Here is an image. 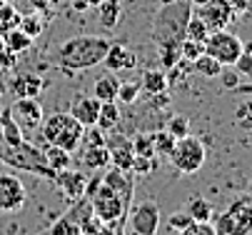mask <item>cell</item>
<instances>
[{"mask_svg": "<svg viewBox=\"0 0 252 235\" xmlns=\"http://www.w3.org/2000/svg\"><path fill=\"white\" fill-rule=\"evenodd\" d=\"M107 38L100 35H75V38H67L58 50H55V65L60 68L63 75L73 78L80 70L95 68L100 65L107 55Z\"/></svg>", "mask_w": 252, "mask_h": 235, "instance_id": "6da1fadb", "label": "cell"}, {"mask_svg": "<svg viewBox=\"0 0 252 235\" xmlns=\"http://www.w3.org/2000/svg\"><path fill=\"white\" fill-rule=\"evenodd\" d=\"M40 135L45 138L48 145H58L67 153H75L83 140V125L70 113H53V115L43 118Z\"/></svg>", "mask_w": 252, "mask_h": 235, "instance_id": "7a4b0ae2", "label": "cell"}, {"mask_svg": "<svg viewBox=\"0 0 252 235\" xmlns=\"http://www.w3.org/2000/svg\"><path fill=\"white\" fill-rule=\"evenodd\" d=\"M0 160L18 168V170H28V173H35L40 178H48V180H55V170L45 163V155L40 148H35L30 143H18V145H5L0 148Z\"/></svg>", "mask_w": 252, "mask_h": 235, "instance_id": "3957f363", "label": "cell"}, {"mask_svg": "<svg viewBox=\"0 0 252 235\" xmlns=\"http://www.w3.org/2000/svg\"><path fill=\"white\" fill-rule=\"evenodd\" d=\"M170 163L175 165V170H180L183 175H195L200 168L205 165V145L202 140L192 138V135H185V138H177L172 150H170Z\"/></svg>", "mask_w": 252, "mask_h": 235, "instance_id": "277c9868", "label": "cell"}, {"mask_svg": "<svg viewBox=\"0 0 252 235\" xmlns=\"http://www.w3.org/2000/svg\"><path fill=\"white\" fill-rule=\"evenodd\" d=\"M90 205H93V213L102 223H118L130 210V205L120 198V193H115L113 188H107L105 183L90 195Z\"/></svg>", "mask_w": 252, "mask_h": 235, "instance_id": "5b68a950", "label": "cell"}, {"mask_svg": "<svg viewBox=\"0 0 252 235\" xmlns=\"http://www.w3.org/2000/svg\"><path fill=\"white\" fill-rule=\"evenodd\" d=\"M242 45L245 43L235 35V33H230L227 28H222V30H215V33H210V35H207L205 53L212 55L215 60L222 63V65H235V60L242 53Z\"/></svg>", "mask_w": 252, "mask_h": 235, "instance_id": "8992f818", "label": "cell"}, {"mask_svg": "<svg viewBox=\"0 0 252 235\" xmlns=\"http://www.w3.org/2000/svg\"><path fill=\"white\" fill-rule=\"evenodd\" d=\"M93 213V205H90V198H78L73 200V208H70L63 218H58L50 230H45L43 235H80L83 233V220Z\"/></svg>", "mask_w": 252, "mask_h": 235, "instance_id": "52a82bcc", "label": "cell"}, {"mask_svg": "<svg viewBox=\"0 0 252 235\" xmlns=\"http://www.w3.org/2000/svg\"><path fill=\"white\" fill-rule=\"evenodd\" d=\"M130 213V228L135 233L142 235H155L160 228V208L153 200H145V203H137L135 208L127 210Z\"/></svg>", "mask_w": 252, "mask_h": 235, "instance_id": "ba28073f", "label": "cell"}, {"mask_svg": "<svg viewBox=\"0 0 252 235\" xmlns=\"http://www.w3.org/2000/svg\"><path fill=\"white\" fill-rule=\"evenodd\" d=\"M25 205V188L18 175H0V213H18Z\"/></svg>", "mask_w": 252, "mask_h": 235, "instance_id": "9c48e42d", "label": "cell"}, {"mask_svg": "<svg viewBox=\"0 0 252 235\" xmlns=\"http://www.w3.org/2000/svg\"><path fill=\"white\" fill-rule=\"evenodd\" d=\"M197 15L202 18V23L207 25V30L215 33V30H222V28H227L232 23L235 10L230 5V0H210V3H205L200 8Z\"/></svg>", "mask_w": 252, "mask_h": 235, "instance_id": "30bf717a", "label": "cell"}, {"mask_svg": "<svg viewBox=\"0 0 252 235\" xmlns=\"http://www.w3.org/2000/svg\"><path fill=\"white\" fill-rule=\"evenodd\" d=\"M10 115L15 118L18 125L32 130V128H40V123L45 118V110L38 103V98H18L13 103V108H10Z\"/></svg>", "mask_w": 252, "mask_h": 235, "instance_id": "8fae6325", "label": "cell"}, {"mask_svg": "<svg viewBox=\"0 0 252 235\" xmlns=\"http://www.w3.org/2000/svg\"><path fill=\"white\" fill-rule=\"evenodd\" d=\"M67 113L73 115L83 128L88 125H95L97 123V113H100V100L95 95H88V93H78L73 98V103H70Z\"/></svg>", "mask_w": 252, "mask_h": 235, "instance_id": "7c38bea8", "label": "cell"}, {"mask_svg": "<svg viewBox=\"0 0 252 235\" xmlns=\"http://www.w3.org/2000/svg\"><path fill=\"white\" fill-rule=\"evenodd\" d=\"M48 88V80L38 73H15L10 78V90L15 98H38Z\"/></svg>", "mask_w": 252, "mask_h": 235, "instance_id": "4fadbf2b", "label": "cell"}, {"mask_svg": "<svg viewBox=\"0 0 252 235\" xmlns=\"http://www.w3.org/2000/svg\"><path fill=\"white\" fill-rule=\"evenodd\" d=\"M102 63L107 65V70H110V73H127V70H132L137 65V55L127 45H123V43H110Z\"/></svg>", "mask_w": 252, "mask_h": 235, "instance_id": "5bb4252c", "label": "cell"}, {"mask_svg": "<svg viewBox=\"0 0 252 235\" xmlns=\"http://www.w3.org/2000/svg\"><path fill=\"white\" fill-rule=\"evenodd\" d=\"M65 195L67 200H78L85 195V185H88V175L80 173V170H70V168H65V170L55 173V180H53Z\"/></svg>", "mask_w": 252, "mask_h": 235, "instance_id": "9a60e30c", "label": "cell"}, {"mask_svg": "<svg viewBox=\"0 0 252 235\" xmlns=\"http://www.w3.org/2000/svg\"><path fill=\"white\" fill-rule=\"evenodd\" d=\"M110 148V165L118 168L120 173H132V160H135V153H132V145L127 138H118L113 143H107Z\"/></svg>", "mask_w": 252, "mask_h": 235, "instance_id": "2e32d148", "label": "cell"}, {"mask_svg": "<svg viewBox=\"0 0 252 235\" xmlns=\"http://www.w3.org/2000/svg\"><path fill=\"white\" fill-rule=\"evenodd\" d=\"M132 173H120L118 168H110L105 175H102V183L107 188H113L115 193H120V198L125 200V203L130 205V200H132Z\"/></svg>", "mask_w": 252, "mask_h": 235, "instance_id": "e0dca14e", "label": "cell"}, {"mask_svg": "<svg viewBox=\"0 0 252 235\" xmlns=\"http://www.w3.org/2000/svg\"><path fill=\"white\" fill-rule=\"evenodd\" d=\"M118 88H120V80L115 73H105L95 80L93 85V95L100 100V103H107V100H118Z\"/></svg>", "mask_w": 252, "mask_h": 235, "instance_id": "ac0fdd59", "label": "cell"}, {"mask_svg": "<svg viewBox=\"0 0 252 235\" xmlns=\"http://www.w3.org/2000/svg\"><path fill=\"white\" fill-rule=\"evenodd\" d=\"M0 138H3L5 145H18V143H23L20 125L15 123V118L10 115V110H0Z\"/></svg>", "mask_w": 252, "mask_h": 235, "instance_id": "d6986e66", "label": "cell"}, {"mask_svg": "<svg viewBox=\"0 0 252 235\" xmlns=\"http://www.w3.org/2000/svg\"><path fill=\"white\" fill-rule=\"evenodd\" d=\"M120 123V108H118V100H107V103H100V113H97V128H102L105 133L115 130Z\"/></svg>", "mask_w": 252, "mask_h": 235, "instance_id": "ffe728a7", "label": "cell"}, {"mask_svg": "<svg viewBox=\"0 0 252 235\" xmlns=\"http://www.w3.org/2000/svg\"><path fill=\"white\" fill-rule=\"evenodd\" d=\"M83 163L88 165V170H105V168L110 165V148H107V145L85 148Z\"/></svg>", "mask_w": 252, "mask_h": 235, "instance_id": "44dd1931", "label": "cell"}, {"mask_svg": "<svg viewBox=\"0 0 252 235\" xmlns=\"http://www.w3.org/2000/svg\"><path fill=\"white\" fill-rule=\"evenodd\" d=\"M188 215L195 220V223H207V220H212V215H215V208H212V203L207 198H202V195H195V198H190L188 200Z\"/></svg>", "mask_w": 252, "mask_h": 235, "instance_id": "7402d4cb", "label": "cell"}, {"mask_svg": "<svg viewBox=\"0 0 252 235\" xmlns=\"http://www.w3.org/2000/svg\"><path fill=\"white\" fill-rule=\"evenodd\" d=\"M3 40H5V48H8L10 53H15V55L28 53L30 45H32V38H28V33H23L20 28L5 30V33H3Z\"/></svg>", "mask_w": 252, "mask_h": 235, "instance_id": "603a6c76", "label": "cell"}, {"mask_svg": "<svg viewBox=\"0 0 252 235\" xmlns=\"http://www.w3.org/2000/svg\"><path fill=\"white\" fill-rule=\"evenodd\" d=\"M140 83H142V90H145L148 95L170 90L167 88V73L165 70H145V73H142V78H140Z\"/></svg>", "mask_w": 252, "mask_h": 235, "instance_id": "cb8c5ba5", "label": "cell"}, {"mask_svg": "<svg viewBox=\"0 0 252 235\" xmlns=\"http://www.w3.org/2000/svg\"><path fill=\"white\" fill-rule=\"evenodd\" d=\"M190 65H192V70H195L197 75H202V78H218V75L222 73V68H225L222 63H218V60H215L212 55H207V53H202L200 58H195Z\"/></svg>", "mask_w": 252, "mask_h": 235, "instance_id": "d4e9b609", "label": "cell"}, {"mask_svg": "<svg viewBox=\"0 0 252 235\" xmlns=\"http://www.w3.org/2000/svg\"><path fill=\"white\" fill-rule=\"evenodd\" d=\"M97 8H100V25L107 28V30H113L118 25V20H120V13H123L120 0H102Z\"/></svg>", "mask_w": 252, "mask_h": 235, "instance_id": "484cf974", "label": "cell"}, {"mask_svg": "<svg viewBox=\"0 0 252 235\" xmlns=\"http://www.w3.org/2000/svg\"><path fill=\"white\" fill-rule=\"evenodd\" d=\"M43 155H45V163L53 168L55 173H60V170H65V168H70V153L63 150V148H58V145H48V148L43 150Z\"/></svg>", "mask_w": 252, "mask_h": 235, "instance_id": "4316f807", "label": "cell"}, {"mask_svg": "<svg viewBox=\"0 0 252 235\" xmlns=\"http://www.w3.org/2000/svg\"><path fill=\"white\" fill-rule=\"evenodd\" d=\"M18 25H20V13L8 3V0H0V33L18 28Z\"/></svg>", "mask_w": 252, "mask_h": 235, "instance_id": "83f0119b", "label": "cell"}, {"mask_svg": "<svg viewBox=\"0 0 252 235\" xmlns=\"http://www.w3.org/2000/svg\"><path fill=\"white\" fill-rule=\"evenodd\" d=\"M207 35H210V30H207V25L202 23V18H200V15H190V20H188V25H185V38L205 43Z\"/></svg>", "mask_w": 252, "mask_h": 235, "instance_id": "f1b7e54d", "label": "cell"}, {"mask_svg": "<svg viewBox=\"0 0 252 235\" xmlns=\"http://www.w3.org/2000/svg\"><path fill=\"white\" fill-rule=\"evenodd\" d=\"M150 140H153L155 155H170V150H172V145H175V138L170 135L167 130H155V133H150Z\"/></svg>", "mask_w": 252, "mask_h": 235, "instance_id": "f546056e", "label": "cell"}, {"mask_svg": "<svg viewBox=\"0 0 252 235\" xmlns=\"http://www.w3.org/2000/svg\"><path fill=\"white\" fill-rule=\"evenodd\" d=\"M140 93H142V83L140 80H125L118 88V100H120V103H125V105H132Z\"/></svg>", "mask_w": 252, "mask_h": 235, "instance_id": "4dcf8cb0", "label": "cell"}, {"mask_svg": "<svg viewBox=\"0 0 252 235\" xmlns=\"http://www.w3.org/2000/svg\"><path fill=\"white\" fill-rule=\"evenodd\" d=\"M80 145L85 148H95V145H107V135H105V130L97 128V125H88L83 128V140Z\"/></svg>", "mask_w": 252, "mask_h": 235, "instance_id": "1f68e13d", "label": "cell"}, {"mask_svg": "<svg viewBox=\"0 0 252 235\" xmlns=\"http://www.w3.org/2000/svg\"><path fill=\"white\" fill-rule=\"evenodd\" d=\"M170 135L177 140V138H185V135H190V120L185 118V115H172L170 120H167V128H165Z\"/></svg>", "mask_w": 252, "mask_h": 235, "instance_id": "d6a6232c", "label": "cell"}, {"mask_svg": "<svg viewBox=\"0 0 252 235\" xmlns=\"http://www.w3.org/2000/svg\"><path fill=\"white\" fill-rule=\"evenodd\" d=\"M18 28H20L23 33H28V38L35 40V38H38L40 33H43L45 25H43V20H40L38 15H32V13H30V15H20V25H18Z\"/></svg>", "mask_w": 252, "mask_h": 235, "instance_id": "836d02e7", "label": "cell"}, {"mask_svg": "<svg viewBox=\"0 0 252 235\" xmlns=\"http://www.w3.org/2000/svg\"><path fill=\"white\" fill-rule=\"evenodd\" d=\"M232 68H235L240 75L252 78V43H245V45H242V53H240V58L235 60Z\"/></svg>", "mask_w": 252, "mask_h": 235, "instance_id": "e575fe53", "label": "cell"}, {"mask_svg": "<svg viewBox=\"0 0 252 235\" xmlns=\"http://www.w3.org/2000/svg\"><path fill=\"white\" fill-rule=\"evenodd\" d=\"M130 145H132V153H135V155L155 158V150H153V140H150V135H145V133H140V135H135V138L130 140Z\"/></svg>", "mask_w": 252, "mask_h": 235, "instance_id": "d590c367", "label": "cell"}, {"mask_svg": "<svg viewBox=\"0 0 252 235\" xmlns=\"http://www.w3.org/2000/svg\"><path fill=\"white\" fill-rule=\"evenodd\" d=\"M202 53H205V43H200V40H190V38H185L183 45H180V55H183V60H188V63H192V60L200 58Z\"/></svg>", "mask_w": 252, "mask_h": 235, "instance_id": "8d00e7d4", "label": "cell"}, {"mask_svg": "<svg viewBox=\"0 0 252 235\" xmlns=\"http://www.w3.org/2000/svg\"><path fill=\"white\" fill-rule=\"evenodd\" d=\"M155 168H158V160H155V158L135 155V160H132V173H135V175H150Z\"/></svg>", "mask_w": 252, "mask_h": 235, "instance_id": "74e56055", "label": "cell"}, {"mask_svg": "<svg viewBox=\"0 0 252 235\" xmlns=\"http://www.w3.org/2000/svg\"><path fill=\"white\" fill-rule=\"evenodd\" d=\"M180 235H218V230H215V225L207 220V223H190L188 228L180 230Z\"/></svg>", "mask_w": 252, "mask_h": 235, "instance_id": "f35d334b", "label": "cell"}, {"mask_svg": "<svg viewBox=\"0 0 252 235\" xmlns=\"http://www.w3.org/2000/svg\"><path fill=\"white\" fill-rule=\"evenodd\" d=\"M218 78H220V80H222V85H225V88H230V90H235V88L240 85V73L232 68V65H225L222 73H220Z\"/></svg>", "mask_w": 252, "mask_h": 235, "instance_id": "ab89813d", "label": "cell"}, {"mask_svg": "<svg viewBox=\"0 0 252 235\" xmlns=\"http://www.w3.org/2000/svg\"><path fill=\"white\" fill-rule=\"evenodd\" d=\"M167 223H170V228H172L175 233H180L183 228H188V225L192 223V218L188 215V210H180V213H172Z\"/></svg>", "mask_w": 252, "mask_h": 235, "instance_id": "60d3db41", "label": "cell"}, {"mask_svg": "<svg viewBox=\"0 0 252 235\" xmlns=\"http://www.w3.org/2000/svg\"><path fill=\"white\" fill-rule=\"evenodd\" d=\"M15 63H18V55L15 53H10L8 48L0 50V73H3V70H13Z\"/></svg>", "mask_w": 252, "mask_h": 235, "instance_id": "b9f144b4", "label": "cell"}, {"mask_svg": "<svg viewBox=\"0 0 252 235\" xmlns=\"http://www.w3.org/2000/svg\"><path fill=\"white\" fill-rule=\"evenodd\" d=\"M237 120L252 123V100H247V103H242V105L237 108Z\"/></svg>", "mask_w": 252, "mask_h": 235, "instance_id": "7bdbcfd3", "label": "cell"}, {"mask_svg": "<svg viewBox=\"0 0 252 235\" xmlns=\"http://www.w3.org/2000/svg\"><path fill=\"white\" fill-rule=\"evenodd\" d=\"M102 0H73V10L75 13H85L88 8H97Z\"/></svg>", "mask_w": 252, "mask_h": 235, "instance_id": "ee69618b", "label": "cell"}, {"mask_svg": "<svg viewBox=\"0 0 252 235\" xmlns=\"http://www.w3.org/2000/svg\"><path fill=\"white\" fill-rule=\"evenodd\" d=\"M230 5H232V10L237 15V13H245L250 8V0H230Z\"/></svg>", "mask_w": 252, "mask_h": 235, "instance_id": "f6af8a7d", "label": "cell"}, {"mask_svg": "<svg viewBox=\"0 0 252 235\" xmlns=\"http://www.w3.org/2000/svg\"><path fill=\"white\" fill-rule=\"evenodd\" d=\"M190 3H192V8H202L205 3H210V0H190Z\"/></svg>", "mask_w": 252, "mask_h": 235, "instance_id": "bcb514c9", "label": "cell"}, {"mask_svg": "<svg viewBox=\"0 0 252 235\" xmlns=\"http://www.w3.org/2000/svg\"><path fill=\"white\" fill-rule=\"evenodd\" d=\"M158 5H167V3H172V0H155Z\"/></svg>", "mask_w": 252, "mask_h": 235, "instance_id": "7dc6e473", "label": "cell"}, {"mask_svg": "<svg viewBox=\"0 0 252 235\" xmlns=\"http://www.w3.org/2000/svg\"><path fill=\"white\" fill-rule=\"evenodd\" d=\"M5 48V40H3V33H0V50H3Z\"/></svg>", "mask_w": 252, "mask_h": 235, "instance_id": "c3c4849f", "label": "cell"}, {"mask_svg": "<svg viewBox=\"0 0 252 235\" xmlns=\"http://www.w3.org/2000/svg\"><path fill=\"white\" fill-rule=\"evenodd\" d=\"M127 235H142V233H135V230H132V233H127Z\"/></svg>", "mask_w": 252, "mask_h": 235, "instance_id": "681fc988", "label": "cell"}, {"mask_svg": "<svg viewBox=\"0 0 252 235\" xmlns=\"http://www.w3.org/2000/svg\"><path fill=\"white\" fill-rule=\"evenodd\" d=\"M0 95H3V85H0Z\"/></svg>", "mask_w": 252, "mask_h": 235, "instance_id": "f907efd6", "label": "cell"}, {"mask_svg": "<svg viewBox=\"0 0 252 235\" xmlns=\"http://www.w3.org/2000/svg\"><path fill=\"white\" fill-rule=\"evenodd\" d=\"M250 5H252V0H250Z\"/></svg>", "mask_w": 252, "mask_h": 235, "instance_id": "816d5d0a", "label": "cell"}]
</instances>
